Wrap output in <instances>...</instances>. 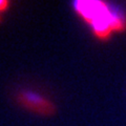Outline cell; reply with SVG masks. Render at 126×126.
Masks as SVG:
<instances>
[{
  "label": "cell",
  "instance_id": "1",
  "mask_svg": "<svg viewBox=\"0 0 126 126\" xmlns=\"http://www.w3.org/2000/svg\"><path fill=\"white\" fill-rule=\"evenodd\" d=\"M73 10L90 26L94 36L100 41H108L113 34L126 32V16L118 7L98 0H77Z\"/></svg>",
  "mask_w": 126,
  "mask_h": 126
},
{
  "label": "cell",
  "instance_id": "2",
  "mask_svg": "<svg viewBox=\"0 0 126 126\" xmlns=\"http://www.w3.org/2000/svg\"><path fill=\"white\" fill-rule=\"evenodd\" d=\"M19 107L34 115L49 118L57 113V105L43 94L30 88H22L14 94Z\"/></svg>",
  "mask_w": 126,
  "mask_h": 126
},
{
  "label": "cell",
  "instance_id": "3",
  "mask_svg": "<svg viewBox=\"0 0 126 126\" xmlns=\"http://www.w3.org/2000/svg\"><path fill=\"white\" fill-rule=\"evenodd\" d=\"M12 2L7 1V0H0V14L3 16V14H5L7 11L11 9Z\"/></svg>",
  "mask_w": 126,
  "mask_h": 126
},
{
  "label": "cell",
  "instance_id": "4",
  "mask_svg": "<svg viewBox=\"0 0 126 126\" xmlns=\"http://www.w3.org/2000/svg\"><path fill=\"white\" fill-rule=\"evenodd\" d=\"M2 21H3V16H2L1 14H0V24L2 23Z\"/></svg>",
  "mask_w": 126,
  "mask_h": 126
}]
</instances>
